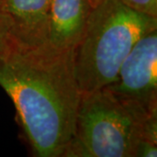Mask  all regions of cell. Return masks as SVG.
Listing matches in <instances>:
<instances>
[{
    "label": "cell",
    "mask_w": 157,
    "mask_h": 157,
    "mask_svg": "<svg viewBox=\"0 0 157 157\" xmlns=\"http://www.w3.org/2000/svg\"><path fill=\"white\" fill-rule=\"evenodd\" d=\"M73 54L74 49L26 42L11 32L0 52V86L35 156L64 157L72 140L82 94Z\"/></svg>",
    "instance_id": "1"
},
{
    "label": "cell",
    "mask_w": 157,
    "mask_h": 157,
    "mask_svg": "<svg viewBox=\"0 0 157 157\" xmlns=\"http://www.w3.org/2000/svg\"><path fill=\"white\" fill-rule=\"evenodd\" d=\"M157 29V17L135 11L121 0H102L93 7L74 48V73L81 93L115 81L137 41Z\"/></svg>",
    "instance_id": "2"
},
{
    "label": "cell",
    "mask_w": 157,
    "mask_h": 157,
    "mask_svg": "<svg viewBox=\"0 0 157 157\" xmlns=\"http://www.w3.org/2000/svg\"><path fill=\"white\" fill-rule=\"evenodd\" d=\"M148 113L107 87L82 93L74 132L64 157H135Z\"/></svg>",
    "instance_id": "3"
},
{
    "label": "cell",
    "mask_w": 157,
    "mask_h": 157,
    "mask_svg": "<svg viewBox=\"0 0 157 157\" xmlns=\"http://www.w3.org/2000/svg\"><path fill=\"white\" fill-rule=\"evenodd\" d=\"M105 87L132 106L157 112V29L137 41L115 81Z\"/></svg>",
    "instance_id": "4"
},
{
    "label": "cell",
    "mask_w": 157,
    "mask_h": 157,
    "mask_svg": "<svg viewBox=\"0 0 157 157\" xmlns=\"http://www.w3.org/2000/svg\"><path fill=\"white\" fill-rule=\"evenodd\" d=\"M92 9L89 0H52L47 41L59 49H74L84 33Z\"/></svg>",
    "instance_id": "5"
},
{
    "label": "cell",
    "mask_w": 157,
    "mask_h": 157,
    "mask_svg": "<svg viewBox=\"0 0 157 157\" xmlns=\"http://www.w3.org/2000/svg\"><path fill=\"white\" fill-rule=\"evenodd\" d=\"M52 0H0V7L12 22L11 33L24 41L47 40V21Z\"/></svg>",
    "instance_id": "6"
},
{
    "label": "cell",
    "mask_w": 157,
    "mask_h": 157,
    "mask_svg": "<svg viewBox=\"0 0 157 157\" xmlns=\"http://www.w3.org/2000/svg\"><path fill=\"white\" fill-rule=\"evenodd\" d=\"M135 11L152 17H157V0H121Z\"/></svg>",
    "instance_id": "7"
},
{
    "label": "cell",
    "mask_w": 157,
    "mask_h": 157,
    "mask_svg": "<svg viewBox=\"0 0 157 157\" xmlns=\"http://www.w3.org/2000/svg\"><path fill=\"white\" fill-rule=\"evenodd\" d=\"M12 22L11 17L0 7V52L11 35Z\"/></svg>",
    "instance_id": "8"
},
{
    "label": "cell",
    "mask_w": 157,
    "mask_h": 157,
    "mask_svg": "<svg viewBox=\"0 0 157 157\" xmlns=\"http://www.w3.org/2000/svg\"><path fill=\"white\" fill-rule=\"evenodd\" d=\"M102 0H89L90 4H91V6L92 7H94L95 6H97L99 3H101Z\"/></svg>",
    "instance_id": "9"
}]
</instances>
